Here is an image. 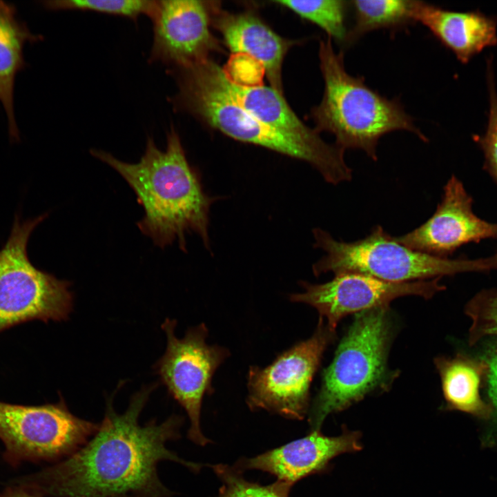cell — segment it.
<instances>
[{
  "mask_svg": "<svg viewBox=\"0 0 497 497\" xmlns=\"http://www.w3.org/2000/svg\"><path fill=\"white\" fill-rule=\"evenodd\" d=\"M154 386L135 393L127 409L118 413L106 400L97 432L75 453L33 474L13 482L43 497H170L157 465L173 461L197 473L204 465L187 461L167 448L181 437L184 418L173 414L161 423L139 424L140 414Z\"/></svg>",
  "mask_w": 497,
  "mask_h": 497,
  "instance_id": "cell-1",
  "label": "cell"
},
{
  "mask_svg": "<svg viewBox=\"0 0 497 497\" xmlns=\"http://www.w3.org/2000/svg\"><path fill=\"white\" fill-rule=\"evenodd\" d=\"M90 154L118 172L133 190L144 210L137 226L155 245L164 248L177 242L186 251V234L193 233L209 248V214L215 199L204 192L174 128L167 133L165 150L148 137L137 163L121 162L101 150L92 149Z\"/></svg>",
  "mask_w": 497,
  "mask_h": 497,
  "instance_id": "cell-2",
  "label": "cell"
},
{
  "mask_svg": "<svg viewBox=\"0 0 497 497\" xmlns=\"http://www.w3.org/2000/svg\"><path fill=\"white\" fill-rule=\"evenodd\" d=\"M175 105L236 140L260 146L306 162L331 184L349 182L352 170L344 150L320 137L305 139L269 127L244 110L223 82L224 69L206 59L177 68Z\"/></svg>",
  "mask_w": 497,
  "mask_h": 497,
  "instance_id": "cell-3",
  "label": "cell"
},
{
  "mask_svg": "<svg viewBox=\"0 0 497 497\" xmlns=\"http://www.w3.org/2000/svg\"><path fill=\"white\" fill-rule=\"evenodd\" d=\"M319 58L324 89L320 104L311 110L318 133H330L343 150H362L373 161L379 139L391 132L407 130L427 141L398 99L382 96L363 77L347 72L343 52L334 50L329 37L320 43Z\"/></svg>",
  "mask_w": 497,
  "mask_h": 497,
  "instance_id": "cell-4",
  "label": "cell"
},
{
  "mask_svg": "<svg viewBox=\"0 0 497 497\" xmlns=\"http://www.w3.org/2000/svg\"><path fill=\"white\" fill-rule=\"evenodd\" d=\"M392 333L388 306L356 313L332 362L322 371L320 390L308 413L313 430H320L329 414L390 387L398 375L387 364Z\"/></svg>",
  "mask_w": 497,
  "mask_h": 497,
  "instance_id": "cell-5",
  "label": "cell"
},
{
  "mask_svg": "<svg viewBox=\"0 0 497 497\" xmlns=\"http://www.w3.org/2000/svg\"><path fill=\"white\" fill-rule=\"evenodd\" d=\"M313 234L314 246L325 253L313 265L315 276L329 272L358 273L399 284L486 271L483 259L451 260L413 250L397 242L381 226L351 242L337 240L318 228Z\"/></svg>",
  "mask_w": 497,
  "mask_h": 497,
  "instance_id": "cell-6",
  "label": "cell"
},
{
  "mask_svg": "<svg viewBox=\"0 0 497 497\" xmlns=\"http://www.w3.org/2000/svg\"><path fill=\"white\" fill-rule=\"evenodd\" d=\"M44 218L16 220L0 248V332L30 320H66L72 310L70 283L37 269L28 258L30 235Z\"/></svg>",
  "mask_w": 497,
  "mask_h": 497,
  "instance_id": "cell-7",
  "label": "cell"
},
{
  "mask_svg": "<svg viewBox=\"0 0 497 497\" xmlns=\"http://www.w3.org/2000/svg\"><path fill=\"white\" fill-rule=\"evenodd\" d=\"M99 425L72 414L62 397L57 403L37 406L0 402L3 455L12 466L65 459L85 445Z\"/></svg>",
  "mask_w": 497,
  "mask_h": 497,
  "instance_id": "cell-8",
  "label": "cell"
},
{
  "mask_svg": "<svg viewBox=\"0 0 497 497\" xmlns=\"http://www.w3.org/2000/svg\"><path fill=\"white\" fill-rule=\"evenodd\" d=\"M335 333L319 317L313 334L278 354L268 366L249 367L246 402L289 420H303L310 409V389L323 354Z\"/></svg>",
  "mask_w": 497,
  "mask_h": 497,
  "instance_id": "cell-9",
  "label": "cell"
},
{
  "mask_svg": "<svg viewBox=\"0 0 497 497\" xmlns=\"http://www.w3.org/2000/svg\"><path fill=\"white\" fill-rule=\"evenodd\" d=\"M176 324L175 320L168 318L162 324L166 347L155 370L168 393L188 416V439L204 446L211 441L201 429L203 399L213 392L214 374L231 353L224 347L207 343L208 330L204 323L190 327L182 338L175 335Z\"/></svg>",
  "mask_w": 497,
  "mask_h": 497,
  "instance_id": "cell-10",
  "label": "cell"
},
{
  "mask_svg": "<svg viewBox=\"0 0 497 497\" xmlns=\"http://www.w3.org/2000/svg\"><path fill=\"white\" fill-rule=\"evenodd\" d=\"M440 278L398 284L364 274L342 273L322 284L302 282L304 291L291 294L289 299L315 308L329 330L335 333L340 320L349 314L388 306L405 295L431 298L445 289L439 283Z\"/></svg>",
  "mask_w": 497,
  "mask_h": 497,
  "instance_id": "cell-11",
  "label": "cell"
},
{
  "mask_svg": "<svg viewBox=\"0 0 497 497\" xmlns=\"http://www.w3.org/2000/svg\"><path fill=\"white\" fill-rule=\"evenodd\" d=\"M195 0L157 1L151 18L153 41L150 61L177 68L202 61L217 47L210 31L211 14L215 5Z\"/></svg>",
  "mask_w": 497,
  "mask_h": 497,
  "instance_id": "cell-12",
  "label": "cell"
},
{
  "mask_svg": "<svg viewBox=\"0 0 497 497\" xmlns=\"http://www.w3.org/2000/svg\"><path fill=\"white\" fill-rule=\"evenodd\" d=\"M497 238V224L476 215L472 199L462 182L452 176L443 188L435 213L424 224L394 239L419 252L447 258L460 246L487 238Z\"/></svg>",
  "mask_w": 497,
  "mask_h": 497,
  "instance_id": "cell-13",
  "label": "cell"
},
{
  "mask_svg": "<svg viewBox=\"0 0 497 497\" xmlns=\"http://www.w3.org/2000/svg\"><path fill=\"white\" fill-rule=\"evenodd\" d=\"M361 447L358 432L329 437L320 430H313L303 438L255 457L240 458L234 466L242 472L251 469L266 472L293 486L302 478L323 470L336 456Z\"/></svg>",
  "mask_w": 497,
  "mask_h": 497,
  "instance_id": "cell-14",
  "label": "cell"
},
{
  "mask_svg": "<svg viewBox=\"0 0 497 497\" xmlns=\"http://www.w3.org/2000/svg\"><path fill=\"white\" fill-rule=\"evenodd\" d=\"M415 19L463 64L497 45L496 17L479 10L454 11L418 1Z\"/></svg>",
  "mask_w": 497,
  "mask_h": 497,
  "instance_id": "cell-15",
  "label": "cell"
},
{
  "mask_svg": "<svg viewBox=\"0 0 497 497\" xmlns=\"http://www.w3.org/2000/svg\"><path fill=\"white\" fill-rule=\"evenodd\" d=\"M217 8L213 12L214 22L230 50L260 62L271 87L282 94V66L292 41L281 37L252 13H228Z\"/></svg>",
  "mask_w": 497,
  "mask_h": 497,
  "instance_id": "cell-16",
  "label": "cell"
},
{
  "mask_svg": "<svg viewBox=\"0 0 497 497\" xmlns=\"http://www.w3.org/2000/svg\"><path fill=\"white\" fill-rule=\"evenodd\" d=\"M445 399L449 407L481 418L492 414L490 405L480 395L483 365L474 356L458 353L454 358L435 359Z\"/></svg>",
  "mask_w": 497,
  "mask_h": 497,
  "instance_id": "cell-17",
  "label": "cell"
},
{
  "mask_svg": "<svg viewBox=\"0 0 497 497\" xmlns=\"http://www.w3.org/2000/svg\"><path fill=\"white\" fill-rule=\"evenodd\" d=\"M222 79L235 100L264 124L305 139L320 137L315 130L308 127L298 117L282 94L272 87L241 84L232 79L225 70Z\"/></svg>",
  "mask_w": 497,
  "mask_h": 497,
  "instance_id": "cell-18",
  "label": "cell"
},
{
  "mask_svg": "<svg viewBox=\"0 0 497 497\" xmlns=\"http://www.w3.org/2000/svg\"><path fill=\"white\" fill-rule=\"evenodd\" d=\"M37 39L18 21L14 8L0 1V101L13 136L18 133L13 108L14 79L22 67L24 44Z\"/></svg>",
  "mask_w": 497,
  "mask_h": 497,
  "instance_id": "cell-19",
  "label": "cell"
},
{
  "mask_svg": "<svg viewBox=\"0 0 497 497\" xmlns=\"http://www.w3.org/2000/svg\"><path fill=\"white\" fill-rule=\"evenodd\" d=\"M418 1L355 0L349 1L353 25L348 30L345 45L378 29L398 30L416 22Z\"/></svg>",
  "mask_w": 497,
  "mask_h": 497,
  "instance_id": "cell-20",
  "label": "cell"
},
{
  "mask_svg": "<svg viewBox=\"0 0 497 497\" xmlns=\"http://www.w3.org/2000/svg\"><path fill=\"white\" fill-rule=\"evenodd\" d=\"M274 2L315 24L327 34L330 39H333L340 44H345L348 33L346 18L349 9V1L280 0Z\"/></svg>",
  "mask_w": 497,
  "mask_h": 497,
  "instance_id": "cell-21",
  "label": "cell"
},
{
  "mask_svg": "<svg viewBox=\"0 0 497 497\" xmlns=\"http://www.w3.org/2000/svg\"><path fill=\"white\" fill-rule=\"evenodd\" d=\"M222 483L215 497H289L292 485L277 480L264 485L246 480L234 465H209Z\"/></svg>",
  "mask_w": 497,
  "mask_h": 497,
  "instance_id": "cell-22",
  "label": "cell"
},
{
  "mask_svg": "<svg viewBox=\"0 0 497 497\" xmlns=\"http://www.w3.org/2000/svg\"><path fill=\"white\" fill-rule=\"evenodd\" d=\"M157 1L152 0H57L43 2L50 10H75L116 15L136 21L141 15L153 17Z\"/></svg>",
  "mask_w": 497,
  "mask_h": 497,
  "instance_id": "cell-23",
  "label": "cell"
},
{
  "mask_svg": "<svg viewBox=\"0 0 497 497\" xmlns=\"http://www.w3.org/2000/svg\"><path fill=\"white\" fill-rule=\"evenodd\" d=\"M465 313L471 320L469 343L497 335V291H485L469 300Z\"/></svg>",
  "mask_w": 497,
  "mask_h": 497,
  "instance_id": "cell-24",
  "label": "cell"
},
{
  "mask_svg": "<svg viewBox=\"0 0 497 497\" xmlns=\"http://www.w3.org/2000/svg\"><path fill=\"white\" fill-rule=\"evenodd\" d=\"M486 72L489 105L488 121L485 134L476 139L484 152L488 168L497 180V91L491 57L487 60Z\"/></svg>",
  "mask_w": 497,
  "mask_h": 497,
  "instance_id": "cell-25",
  "label": "cell"
},
{
  "mask_svg": "<svg viewBox=\"0 0 497 497\" xmlns=\"http://www.w3.org/2000/svg\"><path fill=\"white\" fill-rule=\"evenodd\" d=\"M478 345L476 358L483 365V387L492 413L497 416V335L485 338Z\"/></svg>",
  "mask_w": 497,
  "mask_h": 497,
  "instance_id": "cell-26",
  "label": "cell"
},
{
  "mask_svg": "<svg viewBox=\"0 0 497 497\" xmlns=\"http://www.w3.org/2000/svg\"><path fill=\"white\" fill-rule=\"evenodd\" d=\"M0 497H43L42 494L26 485L14 483L0 491Z\"/></svg>",
  "mask_w": 497,
  "mask_h": 497,
  "instance_id": "cell-27",
  "label": "cell"
},
{
  "mask_svg": "<svg viewBox=\"0 0 497 497\" xmlns=\"http://www.w3.org/2000/svg\"><path fill=\"white\" fill-rule=\"evenodd\" d=\"M489 270L497 269V252L492 256L486 258Z\"/></svg>",
  "mask_w": 497,
  "mask_h": 497,
  "instance_id": "cell-28",
  "label": "cell"
}]
</instances>
